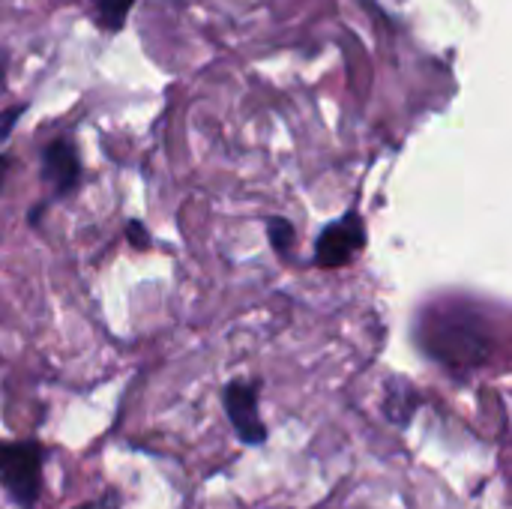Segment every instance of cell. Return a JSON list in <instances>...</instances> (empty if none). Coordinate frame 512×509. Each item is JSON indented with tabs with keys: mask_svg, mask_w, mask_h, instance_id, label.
<instances>
[{
	"mask_svg": "<svg viewBox=\"0 0 512 509\" xmlns=\"http://www.w3.org/2000/svg\"><path fill=\"white\" fill-rule=\"evenodd\" d=\"M420 342L432 360L450 369L483 366L492 348L486 327L468 312H444L429 318L420 330Z\"/></svg>",
	"mask_w": 512,
	"mask_h": 509,
	"instance_id": "obj_1",
	"label": "cell"
},
{
	"mask_svg": "<svg viewBox=\"0 0 512 509\" xmlns=\"http://www.w3.org/2000/svg\"><path fill=\"white\" fill-rule=\"evenodd\" d=\"M48 447L39 441H0V486L18 509H36L45 489Z\"/></svg>",
	"mask_w": 512,
	"mask_h": 509,
	"instance_id": "obj_2",
	"label": "cell"
},
{
	"mask_svg": "<svg viewBox=\"0 0 512 509\" xmlns=\"http://www.w3.org/2000/svg\"><path fill=\"white\" fill-rule=\"evenodd\" d=\"M261 381H228L222 387V408H225V417L237 435V441L243 447H261L267 444L270 432H267V423L261 420Z\"/></svg>",
	"mask_w": 512,
	"mask_h": 509,
	"instance_id": "obj_3",
	"label": "cell"
},
{
	"mask_svg": "<svg viewBox=\"0 0 512 509\" xmlns=\"http://www.w3.org/2000/svg\"><path fill=\"white\" fill-rule=\"evenodd\" d=\"M366 246V225L360 219V213H345L336 222H330L318 240H315V267L321 270H336L351 264Z\"/></svg>",
	"mask_w": 512,
	"mask_h": 509,
	"instance_id": "obj_4",
	"label": "cell"
},
{
	"mask_svg": "<svg viewBox=\"0 0 512 509\" xmlns=\"http://www.w3.org/2000/svg\"><path fill=\"white\" fill-rule=\"evenodd\" d=\"M42 180L54 198H69L81 186V162L66 138H57L42 153Z\"/></svg>",
	"mask_w": 512,
	"mask_h": 509,
	"instance_id": "obj_5",
	"label": "cell"
},
{
	"mask_svg": "<svg viewBox=\"0 0 512 509\" xmlns=\"http://www.w3.org/2000/svg\"><path fill=\"white\" fill-rule=\"evenodd\" d=\"M417 405H420V396H417V390H414L405 378H393V381L387 384L384 414H387L390 423H396L399 429H405V426L411 423Z\"/></svg>",
	"mask_w": 512,
	"mask_h": 509,
	"instance_id": "obj_6",
	"label": "cell"
},
{
	"mask_svg": "<svg viewBox=\"0 0 512 509\" xmlns=\"http://www.w3.org/2000/svg\"><path fill=\"white\" fill-rule=\"evenodd\" d=\"M93 6V21L99 24V30H105V33H117L123 24H126V18H129V12H132V6L138 3V0H90Z\"/></svg>",
	"mask_w": 512,
	"mask_h": 509,
	"instance_id": "obj_7",
	"label": "cell"
},
{
	"mask_svg": "<svg viewBox=\"0 0 512 509\" xmlns=\"http://www.w3.org/2000/svg\"><path fill=\"white\" fill-rule=\"evenodd\" d=\"M267 240H270V249L279 255V258H291L294 252V240H297V228L285 219V216H270L267 219Z\"/></svg>",
	"mask_w": 512,
	"mask_h": 509,
	"instance_id": "obj_8",
	"label": "cell"
},
{
	"mask_svg": "<svg viewBox=\"0 0 512 509\" xmlns=\"http://www.w3.org/2000/svg\"><path fill=\"white\" fill-rule=\"evenodd\" d=\"M72 509H123V495L117 489H105L102 495H96V498H90V501H84V504Z\"/></svg>",
	"mask_w": 512,
	"mask_h": 509,
	"instance_id": "obj_9",
	"label": "cell"
},
{
	"mask_svg": "<svg viewBox=\"0 0 512 509\" xmlns=\"http://www.w3.org/2000/svg\"><path fill=\"white\" fill-rule=\"evenodd\" d=\"M24 111H27V105H12V108H3L0 111V147L9 141V135L15 132V123L21 120Z\"/></svg>",
	"mask_w": 512,
	"mask_h": 509,
	"instance_id": "obj_10",
	"label": "cell"
},
{
	"mask_svg": "<svg viewBox=\"0 0 512 509\" xmlns=\"http://www.w3.org/2000/svg\"><path fill=\"white\" fill-rule=\"evenodd\" d=\"M126 237H129V243H132L135 249H147V246H150V234H147V228H144L141 222H129V225H126Z\"/></svg>",
	"mask_w": 512,
	"mask_h": 509,
	"instance_id": "obj_11",
	"label": "cell"
},
{
	"mask_svg": "<svg viewBox=\"0 0 512 509\" xmlns=\"http://www.w3.org/2000/svg\"><path fill=\"white\" fill-rule=\"evenodd\" d=\"M12 168H15V159L12 156H0V189H3V183H6Z\"/></svg>",
	"mask_w": 512,
	"mask_h": 509,
	"instance_id": "obj_12",
	"label": "cell"
},
{
	"mask_svg": "<svg viewBox=\"0 0 512 509\" xmlns=\"http://www.w3.org/2000/svg\"><path fill=\"white\" fill-rule=\"evenodd\" d=\"M6 72H9V54L0 48V93L6 90Z\"/></svg>",
	"mask_w": 512,
	"mask_h": 509,
	"instance_id": "obj_13",
	"label": "cell"
}]
</instances>
